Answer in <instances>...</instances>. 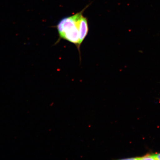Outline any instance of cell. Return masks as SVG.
<instances>
[{
	"label": "cell",
	"mask_w": 160,
	"mask_h": 160,
	"mask_svg": "<svg viewBox=\"0 0 160 160\" xmlns=\"http://www.w3.org/2000/svg\"><path fill=\"white\" fill-rule=\"evenodd\" d=\"M88 7L75 15L60 20L56 26L59 37L56 43L61 39L65 40L75 45L80 53V47L88 33V19L83 15Z\"/></svg>",
	"instance_id": "cell-1"
},
{
	"label": "cell",
	"mask_w": 160,
	"mask_h": 160,
	"mask_svg": "<svg viewBox=\"0 0 160 160\" xmlns=\"http://www.w3.org/2000/svg\"><path fill=\"white\" fill-rule=\"evenodd\" d=\"M136 159L155 160V158L154 155H147L143 157L136 158Z\"/></svg>",
	"instance_id": "cell-2"
},
{
	"label": "cell",
	"mask_w": 160,
	"mask_h": 160,
	"mask_svg": "<svg viewBox=\"0 0 160 160\" xmlns=\"http://www.w3.org/2000/svg\"><path fill=\"white\" fill-rule=\"evenodd\" d=\"M154 156L155 159L160 160V153L154 155Z\"/></svg>",
	"instance_id": "cell-3"
}]
</instances>
